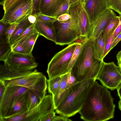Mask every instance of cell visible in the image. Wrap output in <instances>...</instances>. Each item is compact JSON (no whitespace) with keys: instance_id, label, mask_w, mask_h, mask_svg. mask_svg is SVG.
Listing matches in <instances>:
<instances>
[{"instance_id":"cell-26","label":"cell","mask_w":121,"mask_h":121,"mask_svg":"<svg viewBox=\"0 0 121 121\" xmlns=\"http://www.w3.org/2000/svg\"><path fill=\"white\" fill-rule=\"evenodd\" d=\"M82 47V43H78L77 45L68 66V72L72 69L80 54Z\"/></svg>"},{"instance_id":"cell-12","label":"cell","mask_w":121,"mask_h":121,"mask_svg":"<svg viewBox=\"0 0 121 121\" xmlns=\"http://www.w3.org/2000/svg\"><path fill=\"white\" fill-rule=\"evenodd\" d=\"M116 16L112 10L108 8L107 9L96 18L91 25L88 38L97 37L108 24Z\"/></svg>"},{"instance_id":"cell-37","label":"cell","mask_w":121,"mask_h":121,"mask_svg":"<svg viewBox=\"0 0 121 121\" xmlns=\"http://www.w3.org/2000/svg\"><path fill=\"white\" fill-rule=\"evenodd\" d=\"M41 0H33V7L31 15H35L40 13L39 9V4Z\"/></svg>"},{"instance_id":"cell-3","label":"cell","mask_w":121,"mask_h":121,"mask_svg":"<svg viewBox=\"0 0 121 121\" xmlns=\"http://www.w3.org/2000/svg\"><path fill=\"white\" fill-rule=\"evenodd\" d=\"M96 80L79 82L71 87L70 92L55 109L56 112L68 118L79 112L92 85Z\"/></svg>"},{"instance_id":"cell-1","label":"cell","mask_w":121,"mask_h":121,"mask_svg":"<svg viewBox=\"0 0 121 121\" xmlns=\"http://www.w3.org/2000/svg\"><path fill=\"white\" fill-rule=\"evenodd\" d=\"M110 92L95 80L79 113L86 121H105L114 117L115 105Z\"/></svg>"},{"instance_id":"cell-19","label":"cell","mask_w":121,"mask_h":121,"mask_svg":"<svg viewBox=\"0 0 121 121\" xmlns=\"http://www.w3.org/2000/svg\"><path fill=\"white\" fill-rule=\"evenodd\" d=\"M33 24L29 22L28 18L18 23L10 38L9 43L10 45L13 44L19 37Z\"/></svg>"},{"instance_id":"cell-41","label":"cell","mask_w":121,"mask_h":121,"mask_svg":"<svg viewBox=\"0 0 121 121\" xmlns=\"http://www.w3.org/2000/svg\"><path fill=\"white\" fill-rule=\"evenodd\" d=\"M121 40V32L114 40L111 48V50L113 49L118 42Z\"/></svg>"},{"instance_id":"cell-30","label":"cell","mask_w":121,"mask_h":121,"mask_svg":"<svg viewBox=\"0 0 121 121\" xmlns=\"http://www.w3.org/2000/svg\"><path fill=\"white\" fill-rule=\"evenodd\" d=\"M67 74L66 89L71 88L78 82L74 76L72 69L67 73Z\"/></svg>"},{"instance_id":"cell-42","label":"cell","mask_w":121,"mask_h":121,"mask_svg":"<svg viewBox=\"0 0 121 121\" xmlns=\"http://www.w3.org/2000/svg\"><path fill=\"white\" fill-rule=\"evenodd\" d=\"M116 57L118 66L121 70V50L118 52L117 55Z\"/></svg>"},{"instance_id":"cell-15","label":"cell","mask_w":121,"mask_h":121,"mask_svg":"<svg viewBox=\"0 0 121 121\" xmlns=\"http://www.w3.org/2000/svg\"><path fill=\"white\" fill-rule=\"evenodd\" d=\"M34 29L40 35L55 42L56 33L53 23L36 21L34 23Z\"/></svg>"},{"instance_id":"cell-32","label":"cell","mask_w":121,"mask_h":121,"mask_svg":"<svg viewBox=\"0 0 121 121\" xmlns=\"http://www.w3.org/2000/svg\"><path fill=\"white\" fill-rule=\"evenodd\" d=\"M9 25L0 22V42L7 41L5 31Z\"/></svg>"},{"instance_id":"cell-45","label":"cell","mask_w":121,"mask_h":121,"mask_svg":"<svg viewBox=\"0 0 121 121\" xmlns=\"http://www.w3.org/2000/svg\"><path fill=\"white\" fill-rule=\"evenodd\" d=\"M115 11L119 14V15H121V1L117 7Z\"/></svg>"},{"instance_id":"cell-25","label":"cell","mask_w":121,"mask_h":121,"mask_svg":"<svg viewBox=\"0 0 121 121\" xmlns=\"http://www.w3.org/2000/svg\"><path fill=\"white\" fill-rule=\"evenodd\" d=\"M11 51V46L7 41L0 42V60L4 61L8 54Z\"/></svg>"},{"instance_id":"cell-18","label":"cell","mask_w":121,"mask_h":121,"mask_svg":"<svg viewBox=\"0 0 121 121\" xmlns=\"http://www.w3.org/2000/svg\"><path fill=\"white\" fill-rule=\"evenodd\" d=\"M93 39L95 55L98 59L103 61L105 42L103 32L97 37Z\"/></svg>"},{"instance_id":"cell-34","label":"cell","mask_w":121,"mask_h":121,"mask_svg":"<svg viewBox=\"0 0 121 121\" xmlns=\"http://www.w3.org/2000/svg\"><path fill=\"white\" fill-rule=\"evenodd\" d=\"M71 19V16L69 13H65L59 16L57 18V21L62 23L69 22Z\"/></svg>"},{"instance_id":"cell-4","label":"cell","mask_w":121,"mask_h":121,"mask_svg":"<svg viewBox=\"0 0 121 121\" xmlns=\"http://www.w3.org/2000/svg\"><path fill=\"white\" fill-rule=\"evenodd\" d=\"M6 86H21L30 89L42 98L46 95L47 80L37 70L17 72L13 78L1 80Z\"/></svg>"},{"instance_id":"cell-39","label":"cell","mask_w":121,"mask_h":121,"mask_svg":"<svg viewBox=\"0 0 121 121\" xmlns=\"http://www.w3.org/2000/svg\"><path fill=\"white\" fill-rule=\"evenodd\" d=\"M66 117L60 115V116H55L52 120V121H71L72 120Z\"/></svg>"},{"instance_id":"cell-47","label":"cell","mask_w":121,"mask_h":121,"mask_svg":"<svg viewBox=\"0 0 121 121\" xmlns=\"http://www.w3.org/2000/svg\"><path fill=\"white\" fill-rule=\"evenodd\" d=\"M118 108L121 111V99L119 101L118 103Z\"/></svg>"},{"instance_id":"cell-29","label":"cell","mask_w":121,"mask_h":121,"mask_svg":"<svg viewBox=\"0 0 121 121\" xmlns=\"http://www.w3.org/2000/svg\"><path fill=\"white\" fill-rule=\"evenodd\" d=\"M115 29L111 35L105 40V47L104 55V58L111 50L112 46L114 40V34Z\"/></svg>"},{"instance_id":"cell-44","label":"cell","mask_w":121,"mask_h":121,"mask_svg":"<svg viewBox=\"0 0 121 121\" xmlns=\"http://www.w3.org/2000/svg\"><path fill=\"white\" fill-rule=\"evenodd\" d=\"M67 0L69 4V7L71 5L77 4L79 3L78 0Z\"/></svg>"},{"instance_id":"cell-9","label":"cell","mask_w":121,"mask_h":121,"mask_svg":"<svg viewBox=\"0 0 121 121\" xmlns=\"http://www.w3.org/2000/svg\"><path fill=\"white\" fill-rule=\"evenodd\" d=\"M28 89L21 86H7L0 101V121H2L6 114L17 98L26 93Z\"/></svg>"},{"instance_id":"cell-10","label":"cell","mask_w":121,"mask_h":121,"mask_svg":"<svg viewBox=\"0 0 121 121\" xmlns=\"http://www.w3.org/2000/svg\"><path fill=\"white\" fill-rule=\"evenodd\" d=\"M55 110L52 95H46L38 105L23 113V121H39L46 114Z\"/></svg>"},{"instance_id":"cell-46","label":"cell","mask_w":121,"mask_h":121,"mask_svg":"<svg viewBox=\"0 0 121 121\" xmlns=\"http://www.w3.org/2000/svg\"><path fill=\"white\" fill-rule=\"evenodd\" d=\"M118 96L121 99V82L117 89Z\"/></svg>"},{"instance_id":"cell-38","label":"cell","mask_w":121,"mask_h":121,"mask_svg":"<svg viewBox=\"0 0 121 121\" xmlns=\"http://www.w3.org/2000/svg\"><path fill=\"white\" fill-rule=\"evenodd\" d=\"M6 86L3 81L0 80V101L2 99L5 92Z\"/></svg>"},{"instance_id":"cell-27","label":"cell","mask_w":121,"mask_h":121,"mask_svg":"<svg viewBox=\"0 0 121 121\" xmlns=\"http://www.w3.org/2000/svg\"><path fill=\"white\" fill-rule=\"evenodd\" d=\"M23 0H5L2 5L4 13L18 4Z\"/></svg>"},{"instance_id":"cell-8","label":"cell","mask_w":121,"mask_h":121,"mask_svg":"<svg viewBox=\"0 0 121 121\" xmlns=\"http://www.w3.org/2000/svg\"><path fill=\"white\" fill-rule=\"evenodd\" d=\"M33 0H23L5 13L0 22L11 24L18 23L28 18L32 13Z\"/></svg>"},{"instance_id":"cell-20","label":"cell","mask_w":121,"mask_h":121,"mask_svg":"<svg viewBox=\"0 0 121 121\" xmlns=\"http://www.w3.org/2000/svg\"><path fill=\"white\" fill-rule=\"evenodd\" d=\"M26 93L27 98L28 110L33 108L38 105L43 98L29 89L26 92Z\"/></svg>"},{"instance_id":"cell-36","label":"cell","mask_w":121,"mask_h":121,"mask_svg":"<svg viewBox=\"0 0 121 121\" xmlns=\"http://www.w3.org/2000/svg\"><path fill=\"white\" fill-rule=\"evenodd\" d=\"M55 116V112L54 111H50L44 115L39 121H52Z\"/></svg>"},{"instance_id":"cell-40","label":"cell","mask_w":121,"mask_h":121,"mask_svg":"<svg viewBox=\"0 0 121 121\" xmlns=\"http://www.w3.org/2000/svg\"><path fill=\"white\" fill-rule=\"evenodd\" d=\"M120 21L118 26L116 29L114 34V40L121 32V15H119Z\"/></svg>"},{"instance_id":"cell-2","label":"cell","mask_w":121,"mask_h":121,"mask_svg":"<svg viewBox=\"0 0 121 121\" xmlns=\"http://www.w3.org/2000/svg\"><path fill=\"white\" fill-rule=\"evenodd\" d=\"M82 47L72 70L77 81L94 79L99 72L104 61L96 56L93 38H87L82 42Z\"/></svg>"},{"instance_id":"cell-48","label":"cell","mask_w":121,"mask_h":121,"mask_svg":"<svg viewBox=\"0 0 121 121\" xmlns=\"http://www.w3.org/2000/svg\"><path fill=\"white\" fill-rule=\"evenodd\" d=\"M5 0H0V4L2 5Z\"/></svg>"},{"instance_id":"cell-43","label":"cell","mask_w":121,"mask_h":121,"mask_svg":"<svg viewBox=\"0 0 121 121\" xmlns=\"http://www.w3.org/2000/svg\"><path fill=\"white\" fill-rule=\"evenodd\" d=\"M29 22L33 24L36 21V18L35 16L33 15H30L28 18Z\"/></svg>"},{"instance_id":"cell-24","label":"cell","mask_w":121,"mask_h":121,"mask_svg":"<svg viewBox=\"0 0 121 121\" xmlns=\"http://www.w3.org/2000/svg\"><path fill=\"white\" fill-rule=\"evenodd\" d=\"M62 76L49 78L47 80L48 91L52 95L55 94L61 79Z\"/></svg>"},{"instance_id":"cell-35","label":"cell","mask_w":121,"mask_h":121,"mask_svg":"<svg viewBox=\"0 0 121 121\" xmlns=\"http://www.w3.org/2000/svg\"><path fill=\"white\" fill-rule=\"evenodd\" d=\"M108 8L115 11L121 0H106Z\"/></svg>"},{"instance_id":"cell-23","label":"cell","mask_w":121,"mask_h":121,"mask_svg":"<svg viewBox=\"0 0 121 121\" xmlns=\"http://www.w3.org/2000/svg\"><path fill=\"white\" fill-rule=\"evenodd\" d=\"M67 78V73L62 76L61 79L55 94L52 95L54 104L61 94L66 89Z\"/></svg>"},{"instance_id":"cell-28","label":"cell","mask_w":121,"mask_h":121,"mask_svg":"<svg viewBox=\"0 0 121 121\" xmlns=\"http://www.w3.org/2000/svg\"><path fill=\"white\" fill-rule=\"evenodd\" d=\"M36 18V21L46 22H52L54 23L57 21L56 18L48 16L39 13L35 15Z\"/></svg>"},{"instance_id":"cell-7","label":"cell","mask_w":121,"mask_h":121,"mask_svg":"<svg viewBox=\"0 0 121 121\" xmlns=\"http://www.w3.org/2000/svg\"><path fill=\"white\" fill-rule=\"evenodd\" d=\"M4 64L18 72L33 70L38 64L33 55L15 52L11 51L7 55Z\"/></svg>"},{"instance_id":"cell-11","label":"cell","mask_w":121,"mask_h":121,"mask_svg":"<svg viewBox=\"0 0 121 121\" xmlns=\"http://www.w3.org/2000/svg\"><path fill=\"white\" fill-rule=\"evenodd\" d=\"M53 24L56 33L55 43L56 45H69L80 39L79 36L69 26V22L60 23L57 20Z\"/></svg>"},{"instance_id":"cell-16","label":"cell","mask_w":121,"mask_h":121,"mask_svg":"<svg viewBox=\"0 0 121 121\" xmlns=\"http://www.w3.org/2000/svg\"><path fill=\"white\" fill-rule=\"evenodd\" d=\"M75 6L81 33V39L83 41L88 38L90 32V25L82 4L79 3Z\"/></svg>"},{"instance_id":"cell-22","label":"cell","mask_w":121,"mask_h":121,"mask_svg":"<svg viewBox=\"0 0 121 121\" xmlns=\"http://www.w3.org/2000/svg\"><path fill=\"white\" fill-rule=\"evenodd\" d=\"M120 21V17L117 16L107 26L103 31L105 40L110 36L117 28Z\"/></svg>"},{"instance_id":"cell-14","label":"cell","mask_w":121,"mask_h":121,"mask_svg":"<svg viewBox=\"0 0 121 121\" xmlns=\"http://www.w3.org/2000/svg\"><path fill=\"white\" fill-rule=\"evenodd\" d=\"M67 0H41L39 5L40 13L54 17L61 5Z\"/></svg>"},{"instance_id":"cell-6","label":"cell","mask_w":121,"mask_h":121,"mask_svg":"<svg viewBox=\"0 0 121 121\" xmlns=\"http://www.w3.org/2000/svg\"><path fill=\"white\" fill-rule=\"evenodd\" d=\"M104 86L112 91L117 89L121 82V70L113 62H103L96 78Z\"/></svg>"},{"instance_id":"cell-17","label":"cell","mask_w":121,"mask_h":121,"mask_svg":"<svg viewBox=\"0 0 121 121\" xmlns=\"http://www.w3.org/2000/svg\"><path fill=\"white\" fill-rule=\"evenodd\" d=\"M28 110L27 98L26 92L17 98L6 114L4 118L21 114Z\"/></svg>"},{"instance_id":"cell-21","label":"cell","mask_w":121,"mask_h":121,"mask_svg":"<svg viewBox=\"0 0 121 121\" xmlns=\"http://www.w3.org/2000/svg\"><path fill=\"white\" fill-rule=\"evenodd\" d=\"M39 35V33L35 32L26 39L24 46L26 54L32 55V51L33 47Z\"/></svg>"},{"instance_id":"cell-5","label":"cell","mask_w":121,"mask_h":121,"mask_svg":"<svg viewBox=\"0 0 121 121\" xmlns=\"http://www.w3.org/2000/svg\"><path fill=\"white\" fill-rule=\"evenodd\" d=\"M78 43L75 42L56 53L49 63L47 72L49 79L61 76L68 72V67Z\"/></svg>"},{"instance_id":"cell-31","label":"cell","mask_w":121,"mask_h":121,"mask_svg":"<svg viewBox=\"0 0 121 121\" xmlns=\"http://www.w3.org/2000/svg\"><path fill=\"white\" fill-rule=\"evenodd\" d=\"M69 5L67 1L60 6L54 16V17L57 19L60 16L65 13H69Z\"/></svg>"},{"instance_id":"cell-13","label":"cell","mask_w":121,"mask_h":121,"mask_svg":"<svg viewBox=\"0 0 121 121\" xmlns=\"http://www.w3.org/2000/svg\"><path fill=\"white\" fill-rule=\"evenodd\" d=\"M90 25L108 8L106 0H84L81 3Z\"/></svg>"},{"instance_id":"cell-33","label":"cell","mask_w":121,"mask_h":121,"mask_svg":"<svg viewBox=\"0 0 121 121\" xmlns=\"http://www.w3.org/2000/svg\"><path fill=\"white\" fill-rule=\"evenodd\" d=\"M18 23L10 24L6 30L5 34L6 41L9 43L10 38L14 31Z\"/></svg>"}]
</instances>
